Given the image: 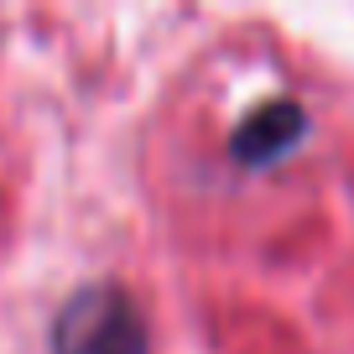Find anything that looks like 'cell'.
I'll use <instances>...</instances> for the list:
<instances>
[{
    "label": "cell",
    "instance_id": "6da1fadb",
    "mask_svg": "<svg viewBox=\"0 0 354 354\" xmlns=\"http://www.w3.org/2000/svg\"><path fill=\"white\" fill-rule=\"evenodd\" d=\"M53 354H146V318L125 287H78L53 318Z\"/></svg>",
    "mask_w": 354,
    "mask_h": 354
},
{
    "label": "cell",
    "instance_id": "7a4b0ae2",
    "mask_svg": "<svg viewBox=\"0 0 354 354\" xmlns=\"http://www.w3.org/2000/svg\"><path fill=\"white\" fill-rule=\"evenodd\" d=\"M302 125H308L302 104H292V100H266L261 110H250V115L240 120L230 151H234V162H245V167H266V162H277L287 146H297Z\"/></svg>",
    "mask_w": 354,
    "mask_h": 354
}]
</instances>
